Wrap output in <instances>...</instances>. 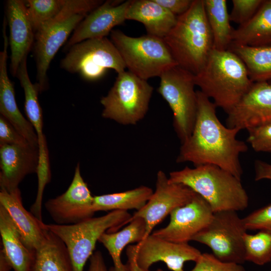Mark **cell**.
I'll use <instances>...</instances> for the list:
<instances>
[{
	"label": "cell",
	"instance_id": "40",
	"mask_svg": "<svg viewBox=\"0 0 271 271\" xmlns=\"http://www.w3.org/2000/svg\"><path fill=\"white\" fill-rule=\"evenodd\" d=\"M12 266L1 249L0 251V271H11Z\"/></svg>",
	"mask_w": 271,
	"mask_h": 271
},
{
	"label": "cell",
	"instance_id": "11",
	"mask_svg": "<svg viewBox=\"0 0 271 271\" xmlns=\"http://www.w3.org/2000/svg\"><path fill=\"white\" fill-rule=\"evenodd\" d=\"M246 231L237 211H218L192 241L207 245L222 261L243 264L245 261L243 235Z\"/></svg>",
	"mask_w": 271,
	"mask_h": 271
},
{
	"label": "cell",
	"instance_id": "18",
	"mask_svg": "<svg viewBox=\"0 0 271 271\" xmlns=\"http://www.w3.org/2000/svg\"><path fill=\"white\" fill-rule=\"evenodd\" d=\"M38 147L30 144H0L1 189L12 191L28 175L37 172Z\"/></svg>",
	"mask_w": 271,
	"mask_h": 271
},
{
	"label": "cell",
	"instance_id": "22",
	"mask_svg": "<svg viewBox=\"0 0 271 271\" xmlns=\"http://www.w3.org/2000/svg\"><path fill=\"white\" fill-rule=\"evenodd\" d=\"M126 20L142 23L147 34L163 39L175 26L177 17L155 0H131Z\"/></svg>",
	"mask_w": 271,
	"mask_h": 271
},
{
	"label": "cell",
	"instance_id": "1",
	"mask_svg": "<svg viewBox=\"0 0 271 271\" xmlns=\"http://www.w3.org/2000/svg\"><path fill=\"white\" fill-rule=\"evenodd\" d=\"M198 108L193 129L181 144L177 163L190 162L195 167L212 165L241 179L243 170L241 154L248 150L246 144L238 140L240 130L224 126L219 120L217 106L200 90H197Z\"/></svg>",
	"mask_w": 271,
	"mask_h": 271
},
{
	"label": "cell",
	"instance_id": "41",
	"mask_svg": "<svg viewBox=\"0 0 271 271\" xmlns=\"http://www.w3.org/2000/svg\"><path fill=\"white\" fill-rule=\"evenodd\" d=\"M149 271H150V270H149ZM156 271H163V270L161 268H158Z\"/></svg>",
	"mask_w": 271,
	"mask_h": 271
},
{
	"label": "cell",
	"instance_id": "21",
	"mask_svg": "<svg viewBox=\"0 0 271 271\" xmlns=\"http://www.w3.org/2000/svg\"><path fill=\"white\" fill-rule=\"evenodd\" d=\"M4 48L0 53V113L32 146L38 147V139L30 122L21 113L17 105L13 83L7 70L9 39L3 29Z\"/></svg>",
	"mask_w": 271,
	"mask_h": 271
},
{
	"label": "cell",
	"instance_id": "33",
	"mask_svg": "<svg viewBox=\"0 0 271 271\" xmlns=\"http://www.w3.org/2000/svg\"><path fill=\"white\" fill-rule=\"evenodd\" d=\"M263 0H232V9L229 14L230 21L242 26L256 13Z\"/></svg>",
	"mask_w": 271,
	"mask_h": 271
},
{
	"label": "cell",
	"instance_id": "26",
	"mask_svg": "<svg viewBox=\"0 0 271 271\" xmlns=\"http://www.w3.org/2000/svg\"><path fill=\"white\" fill-rule=\"evenodd\" d=\"M32 271H74L64 243L48 230L36 251Z\"/></svg>",
	"mask_w": 271,
	"mask_h": 271
},
{
	"label": "cell",
	"instance_id": "29",
	"mask_svg": "<svg viewBox=\"0 0 271 271\" xmlns=\"http://www.w3.org/2000/svg\"><path fill=\"white\" fill-rule=\"evenodd\" d=\"M151 188L141 186L126 191L94 196V212L99 211H127L141 209L153 193Z\"/></svg>",
	"mask_w": 271,
	"mask_h": 271
},
{
	"label": "cell",
	"instance_id": "20",
	"mask_svg": "<svg viewBox=\"0 0 271 271\" xmlns=\"http://www.w3.org/2000/svg\"><path fill=\"white\" fill-rule=\"evenodd\" d=\"M6 13L10 27V70L16 76L22 60L27 55L35 40V32L28 19L24 1L9 0Z\"/></svg>",
	"mask_w": 271,
	"mask_h": 271
},
{
	"label": "cell",
	"instance_id": "2",
	"mask_svg": "<svg viewBox=\"0 0 271 271\" xmlns=\"http://www.w3.org/2000/svg\"><path fill=\"white\" fill-rule=\"evenodd\" d=\"M194 80L200 90L226 113L253 84L242 61L229 50L213 49Z\"/></svg>",
	"mask_w": 271,
	"mask_h": 271
},
{
	"label": "cell",
	"instance_id": "15",
	"mask_svg": "<svg viewBox=\"0 0 271 271\" xmlns=\"http://www.w3.org/2000/svg\"><path fill=\"white\" fill-rule=\"evenodd\" d=\"M213 213L208 202L196 194L190 202L171 213L166 227L152 234L172 242L188 243L209 223Z\"/></svg>",
	"mask_w": 271,
	"mask_h": 271
},
{
	"label": "cell",
	"instance_id": "10",
	"mask_svg": "<svg viewBox=\"0 0 271 271\" xmlns=\"http://www.w3.org/2000/svg\"><path fill=\"white\" fill-rule=\"evenodd\" d=\"M60 67L89 81L101 78L108 69L119 74L126 68L116 47L106 37L88 39L72 46Z\"/></svg>",
	"mask_w": 271,
	"mask_h": 271
},
{
	"label": "cell",
	"instance_id": "27",
	"mask_svg": "<svg viewBox=\"0 0 271 271\" xmlns=\"http://www.w3.org/2000/svg\"><path fill=\"white\" fill-rule=\"evenodd\" d=\"M228 50L242 61L253 83L268 82L271 80V45H231Z\"/></svg>",
	"mask_w": 271,
	"mask_h": 271
},
{
	"label": "cell",
	"instance_id": "17",
	"mask_svg": "<svg viewBox=\"0 0 271 271\" xmlns=\"http://www.w3.org/2000/svg\"><path fill=\"white\" fill-rule=\"evenodd\" d=\"M131 0L106 1L88 14L74 31L67 48L86 40L106 37L113 28L126 20Z\"/></svg>",
	"mask_w": 271,
	"mask_h": 271
},
{
	"label": "cell",
	"instance_id": "34",
	"mask_svg": "<svg viewBox=\"0 0 271 271\" xmlns=\"http://www.w3.org/2000/svg\"><path fill=\"white\" fill-rule=\"evenodd\" d=\"M247 131L246 141L254 151L271 153V122Z\"/></svg>",
	"mask_w": 271,
	"mask_h": 271
},
{
	"label": "cell",
	"instance_id": "25",
	"mask_svg": "<svg viewBox=\"0 0 271 271\" xmlns=\"http://www.w3.org/2000/svg\"><path fill=\"white\" fill-rule=\"evenodd\" d=\"M127 224L118 232L104 233L98 240L107 250L112 258L113 266L109 271H129L128 265L121 261V252L127 245L134 242L138 243L144 239L146 223L143 219L136 218Z\"/></svg>",
	"mask_w": 271,
	"mask_h": 271
},
{
	"label": "cell",
	"instance_id": "6",
	"mask_svg": "<svg viewBox=\"0 0 271 271\" xmlns=\"http://www.w3.org/2000/svg\"><path fill=\"white\" fill-rule=\"evenodd\" d=\"M131 215L127 211L114 210L99 217H92L70 225L45 224L47 229L64 243L74 271H83L94 253L96 243L105 232H114L122 227Z\"/></svg>",
	"mask_w": 271,
	"mask_h": 271
},
{
	"label": "cell",
	"instance_id": "16",
	"mask_svg": "<svg viewBox=\"0 0 271 271\" xmlns=\"http://www.w3.org/2000/svg\"><path fill=\"white\" fill-rule=\"evenodd\" d=\"M227 114L226 126L240 130L271 122V84L268 82L253 83Z\"/></svg>",
	"mask_w": 271,
	"mask_h": 271
},
{
	"label": "cell",
	"instance_id": "4",
	"mask_svg": "<svg viewBox=\"0 0 271 271\" xmlns=\"http://www.w3.org/2000/svg\"><path fill=\"white\" fill-rule=\"evenodd\" d=\"M169 181L185 185L202 197L213 212L242 211L248 206L249 197L241 182L219 167L204 165L171 172Z\"/></svg>",
	"mask_w": 271,
	"mask_h": 271
},
{
	"label": "cell",
	"instance_id": "35",
	"mask_svg": "<svg viewBox=\"0 0 271 271\" xmlns=\"http://www.w3.org/2000/svg\"><path fill=\"white\" fill-rule=\"evenodd\" d=\"M242 219L247 230L271 232V203L253 211Z\"/></svg>",
	"mask_w": 271,
	"mask_h": 271
},
{
	"label": "cell",
	"instance_id": "3",
	"mask_svg": "<svg viewBox=\"0 0 271 271\" xmlns=\"http://www.w3.org/2000/svg\"><path fill=\"white\" fill-rule=\"evenodd\" d=\"M163 39L178 66L195 75L198 74L213 49L204 0H193Z\"/></svg>",
	"mask_w": 271,
	"mask_h": 271
},
{
	"label": "cell",
	"instance_id": "30",
	"mask_svg": "<svg viewBox=\"0 0 271 271\" xmlns=\"http://www.w3.org/2000/svg\"><path fill=\"white\" fill-rule=\"evenodd\" d=\"M245 259L263 265L271 261V232L259 230L255 234L246 232L243 235Z\"/></svg>",
	"mask_w": 271,
	"mask_h": 271
},
{
	"label": "cell",
	"instance_id": "13",
	"mask_svg": "<svg viewBox=\"0 0 271 271\" xmlns=\"http://www.w3.org/2000/svg\"><path fill=\"white\" fill-rule=\"evenodd\" d=\"M93 198L78 163L72 181L62 194L48 200L45 207L55 224L70 225L93 217Z\"/></svg>",
	"mask_w": 271,
	"mask_h": 271
},
{
	"label": "cell",
	"instance_id": "24",
	"mask_svg": "<svg viewBox=\"0 0 271 271\" xmlns=\"http://www.w3.org/2000/svg\"><path fill=\"white\" fill-rule=\"evenodd\" d=\"M271 45V0H266L248 22L233 30L231 45Z\"/></svg>",
	"mask_w": 271,
	"mask_h": 271
},
{
	"label": "cell",
	"instance_id": "19",
	"mask_svg": "<svg viewBox=\"0 0 271 271\" xmlns=\"http://www.w3.org/2000/svg\"><path fill=\"white\" fill-rule=\"evenodd\" d=\"M0 205L9 213L25 245L36 254L48 231L45 223L25 208L19 188L12 191L1 189Z\"/></svg>",
	"mask_w": 271,
	"mask_h": 271
},
{
	"label": "cell",
	"instance_id": "37",
	"mask_svg": "<svg viewBox=\"0 0 271 271\" xmlns=\"http://www.w3.org/2000/svg\"><path fill=\"white\" fill-rule=\"evenodd\" d=\"M157 3L178 17L186 13L193 0H155Z\"/></svg>",
	"mask_w": 271,
	"mask_h": 271
},
{
	"label": "cell",
	"instance_id": "42",
	"mask_svg": "<svg viewBox=\"0 0 271 271\" xmlns=\"http://www.w3.org/2000/svg\"><path fill=\"white\" fill-rule=\"evenodd\" d=\"M268 82H269V83L271 84V80H270L269 81H268Z\"/></svg>",
	"mask_w": 271,
	"mask_h": 271
},
{
	"label": "cell",
	"instance_id": "12",
	"mask_svg": "<svg viewBox=\"0 0 271 271\" xmlns=\"http://www.w3.org/2000/svg\"><path fill=\"white\" fill-rule=\"evenodd\" d=\"M196 194L185 185L170 182L164 172L160 170L157 174L155 192L146 204L131 215L122 227L136 218L143 219L146 223L144 240L166 216L177 208L190 202Z\"/></svg>",
	"mask_w": 271,
	"mask_h": 271
},
{
	"label": "cell",
	"instance_id": "23",
	"mask_svg": "<svg viewBox=\"0 0 271 271\" xmlns=\"http://www.w3.org/2000/svg\"><path fill=\"white\" fill-rule=\"evenodd\" d=\"M0 234L3 247L13 271H32L35 255L24 244L9 213L0 205Z\"/></svg>",
	"mask_w": 271,
	"mask_h": 271
},
{
	"label": "cell",
	"instance_id": "14",
	"mask_svg": "<svg viewBox=\"0 0 271 271\" xmlns=\"http://www.w3.org/2000/svg\"><path fill=\"white\" fill-rule=\"evenodd\" d=\"M132 247L136 262L145 271L149 270L154 263L159 261L164 262L172 271H184L186 262H196L202 254L188 243L172 242L152 234Z\"/></svg>",
	"mask_w": 271,
	"mask_h": 271
},
{
	"label": "cell",
	"instance_id": "31",
	"mask_svg": "<svg viewBox=\"0 0 271 271\" xmlns=\"http://www.w3.org/2000/svg\"><path fill=\"white\" fill-rule=\"evenodd\" d=\"M66 1H24L27 15L34 32L41 25L55 17L61 11Z\"/></svg>",
	"mask_w": 271,
	"mask_h": 271
},
{
	"label": "cell",
	"instance_id": "8",
	"mask_svg": "<svg viewBox=\"0 0 271 271\" xmlns=\"http://www.w3.org/2000/svg\"><path fill=\"white\" fill-rule=\"evenodd\" d=\"M153 92L147 80L128 71L119 73L107 94L101 98V115L122 125H135L146 115Z\"/></svg>",
	"mask_w": 271,
	"mask_h": 271
},
{
	"label": "cell",
	"instance_id": "32",
	"mask_svg": "<svg viewBox=\"0 0 271 271\" xmlns=\"http://www.w3.org/2000/svg\"><path fill=\"white\" fill-rule=\"evenodd\" d=\"M190 271H246L242 264L222 261L213 254L202 253Z\"/></svg>",
	"mask_w": 271,
	"mask_h": 271
},
{
	"label": "cell",
	"instance_id": "5",
	"mask_svg": "<svg viewBox=\"0 0 271 271\" xmlns=\"http://www.w3.org/2000/svg\"><path fill=\"white\" fill-rule=\"evenodd\" d=\"M103 3L100 0H66L61 11L35 32L36 84L40 92L48 87L47 71L57 51L86 16Z\"/></svg>",
	"mask_w": 271,
	"mask_h": 271
},
{
	"label": "cell",
	"instance_id": "9",
	"mask_svg": "<svg viewBox=\"0 0 271 271\" xmlns=\"http://www.w3.org/2000/svg\"><path fill=\"white\" fill-rule=\"evenodd\" d=\"M158 92L173 113V126L181 143L190 136L196 121L198 100L195 75L178 65L160 77Z\"/></svg>",
	"mask_w": 271,
	"mask_h": 271
},
{
	"label": "cell",
	"instance_id": "28",
	"mask_svg": "<svg viewBox=\"0 0 271 271\" xmlns=\"http://www.w3.org/2000/svg\"><path fill=\"white\" fill-rule=\"evenodd\" d=\"M206 17L213 40V49H229L233 30L230 24L226 0H204Z\"/></svg>",
	"mask_w": 271,
	"mask_h": 271
},
{
	"label": "cell",
	"instance_id": "7",
	"mask_svg": "<svg viewBox=\"0 0 271 271\" xmlns=\"http://www.w3.org/2000/svg\"><path fill=\"white\" fill-rule=\"evenodd\" d=\"M110 34L128 71L143 79L160 77L178 65L162 38L148 34L130 37L119 30Z\"/></svg>",
	"mask_w": 271,
	"mask_h": 271
},
{
	"label": "cell",
	"instance_id": "36",
	"mask_svg": "<svg viewBox=\"0 0 271 271\" xmlns=\"http://www.w3.org/2000/svg\"><path fill=\"white\" fill-rule=\"evenodd\" d=\"M0 144L25 145L30 144L5 118L1 115Z\"/></svg>",
	"mask_w": 271,
	"mask_h": 271
},
{
	"label": "cell",
	"instance_id": "39",
	"mask_svg": "<svg viewBox=\"0 0 271 271\" xmlns=\"http://www.w3.org/2000/svg\"><path fill=\"white\" fill-rule=\"evenodd\" d=\"M88 271H107L104 258L100 251H95L89 258Z\"/></svg>",
	"mask_w": 271,
	"mask_h": 271
},
{
	"label": "cell",
	"instance_id": "38",
	"mask_svg": "<svg viewBox=\"0 0 271 271\" xmlns=\"http://www.w3.org/2000/svg\"><path fill=\"white\" fill-rule=\"evenodd\" d=\"M254 171L255 181L263 179L271 180V164L257 160L254 162Z\"/></svg>",
	"mask_w": 271,
	"mask_h": 271
}]
</instances>
